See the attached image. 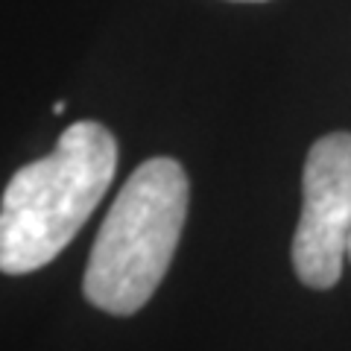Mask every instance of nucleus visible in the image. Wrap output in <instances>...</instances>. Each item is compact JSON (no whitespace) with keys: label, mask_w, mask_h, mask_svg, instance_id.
Listing matches in <instances>:
<instances>
[{"label":"nucleus","mask_w":351,"mask_h":351,"mask_svg":"<svg viewBox=\"0 0 351 351\" xmlns=\"http://www.w3.org/2000/svg\"><path fill=\"white\" fill-rule=\"evenodd\" d=\"M114 170L117 141L97 120L71 123L50 156L15 170L0 199V272L47 267L103 202Z\"/></svg>","instance_id":"f257e3e1"},{"label":"nucleus","mask_w":351,"mask_h":351,"mask_svg":"<svg viewBox=\"0 0 351 351\" xmlns=\"http://www.w3.org/2000/svg\"><path fill=\"white\" fill-rule=\"evenodd\" d=\"M188 196V176L176 158H149L129 176L91 246L82 278L88 302L132 316L152 299L179 246Z\"/></svg>","instance_id":"f03ea898"},{"label":"nucleus","mask_w":351,"mask_h":351,"mask_svg":"<svg viewBox=\"0 0 351 351\" xmlns=\"http://www.w3.org/2000/svg\"><path fill=\"white\" fill-rule=\"evenodd\" d=\"M293 267L302 284L331 290L343 276L351 234V132H331L307 152Z\"/></svg>","instance_id":"7ed1b4c3"},{"label":"nucleus","mask_w":351,"mask_h":351,"mask_svg":"<svg viewBox=\"0 0 351 351\" xmlns=\"http://www.w3.org/2000/svg\"><path fill=\"white\" fill-rule=\"evenodd\" d=\"M64 108H68V106H64L62 100H59V103H53V114H64Z\"/></svg>","instance_id":"20e7f679"},{"label":"nucleus","mask_w":351,"mask_h":351,"mask_svg":"<svg viewBox=\"0 0 351 351\" xmlns=\"http://www.w3.org/2000/svg\"><path fill=\"white\" fill-rule=\"evenodd\" d=\"M346 258L351 261V234H348V246H346Z\"/></svg>","instance_id":"39448f33"},{"label":"nucleus","mask_w":351,"mask_h":351,"mask_svg":"<svg viewBox=\"0 0 351 351\" xmlns=\"http://www.w3.org/2000/svg\"><path fill=\"white\" fill-rule=\"evenodd\" d=\"M243 3H261V0H243Z\"/></svg>","instance_id":"423d86ee"}]
</instances>
